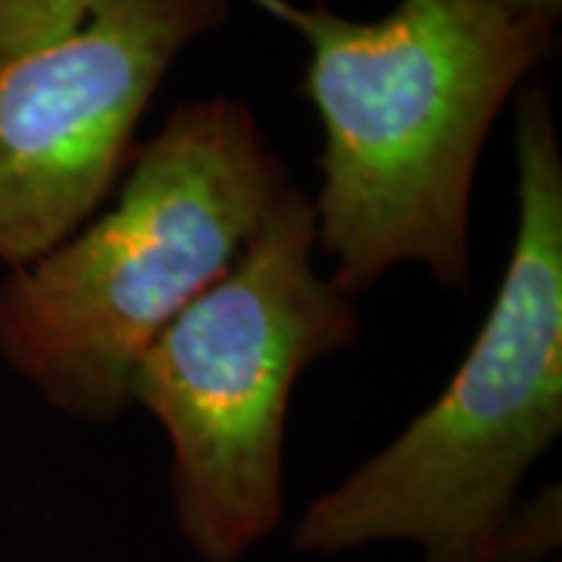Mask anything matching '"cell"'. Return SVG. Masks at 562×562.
Returning a JSON list of instances; mask_svg holds the SVG:
<instances>
[{"mask_svg":"<svg viewBox=\"0 0 562 562\" xmlns=\"http://www.w3.org/2000/svg\"><path fill=\"white\" fill-rule=\"evenodd\" d=\"M313 3H328V0H313Z\"/></svg>","mask_w":562,"mask_h":562,"instance_id":"obj_8","label":"cell"},{"mask_svg":"<svg viewBox=\"0 0 562 562\" xmlns=\"http://www.w3.org/2000/svg\"><path fill=\"white\" fill-rule=\"evenodd\" d=\"M516 238L443 394L306 506L297 553L413 543L422 562H487L535 462L562 431V154L541 81L516 91Z\"/></svg>","mask_w":562,"mask_h":562,"instance_id":"obj_3","label":"cell"},{"mask_svg":"<svg viewBox=\"0 0 562 562\" xmlns=\"http://www.w3.org/2000/svg\"><path fill=\"white\" fill-rule=\"evenodd\" d=\"M562 541L560 484H547L528 501H516L491 541L487 562H543Z\"/></svg>","mask_w":562,"mask_h":562,"instance_id":"obj_6","label":"cell"},{"mask_svg":"<svg viewBox=\"0 0 562 562\" xmlns=\"http://www.w3.org/2000/svg\"><path fill=\"white\" fill-rule=\"evenodd\" d=\"M316 254L313 198L291 181L135 362L128 394L169 441L172 516L201 562H241L279 528L294 384L360 335L357 297Z\"/></svg>","mask_w":562,"mask_h":562,"instance_id":"obj_4","label":"cell"},{"mask_svg":"<svg viewBox=\"0 0 562 562\" xmlns=\"http://www.w3.org/2000/svg\"><path fill=\"white\" fill-rule=\"evenodd\" d=\"M503 7L528 22H541L547 29H557L562 16V0H501Z\"/></svg>","mask_w":562,"mask_h":562,"instance_id":"obj_7","label":"cell"},{"mask_svg":"<svg viewBox=\"0 0 562 562\" xmlns=\"http://www.w3.org/2000/svg\"><path fill=\"white\" fill-rule=\"evenodd\" d=\"M228 0H91L79 20L0 50V266L54 250L116 191L135 132L181 50Z\"/></svg>","mask_w":562,"mask_h":562,"instance_id":"obj_5","label":"cell"},{"mask_svg":"<svg viewBox=\"0 0 562 562\" xmlns=\"http://www.w3.org/2000/svg\"><path fill=\"white\" fill-rule=\"evenodd\" d=\"M288 184L247 103L176 106L110 210L0 281V362L69 419L116 422L140 353L228 272Z\"/></svg>","mask_w":562,"mask_h":562,"instance_id":"obj_2","label":"cell"},{"mask_svg":"<svg viewBox=\"0 0 562 562\" xmlns=\"http://www.w3.org/2000/svg\"><path fill=\"white\" fill-rule=\"evenodd\" d=\"M250 3L310 47L303 91L322 122L313 213L328 279L360 297L413 262L443 291H465L484 140L553 54L557 29L501 0H401L372 22L328 3Z\"/></svg>","mask_w":562,"mask_h":562,"instance_id":"obj_1","label":"cell"}]
</instances>
